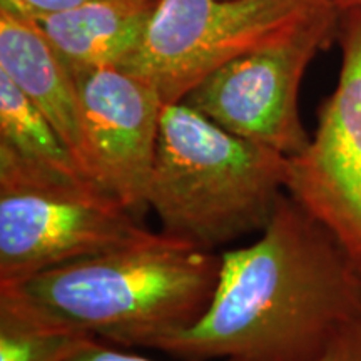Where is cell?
Returning <instances> with one entry per match:
<instances>
[{"mask_svg":"<svg viewBox=\"0 0 361 361\" xmlns=\"http://www.w3.org/2000/svg\"><path fill=\"white\" fill-rule=\"evenodd\" d=\"M361 323V274L288 192L251 245L221 252L206 313L157 351L183 361H314Z\"/></svg>","mask_w":361,"mask_h":361,"instance_id":"6da1fadb","label":"cell"},{"mask_svg":"<svg viewBox=\"0 0 361 361\" xmlns=\"http://www.w3.org/2000/svg\"><path fill=\"white\" fill-rule=\"evenodd\" d=\"M221 252L162 233L0 286L44 319L123 348L156 350L213 300Z\"/></svg>","mask_w":361,"mask_h":361,"instance_id":"7a4b0ae2","label":"cell"},{"mask_svg":"<svg viewBox=\"0 0 361 361\" xmlns=\"http://www.w3.org/2000/svg\"><path fill=\"white\" fill-rule=\"evenodd\" d=\"M288 169V156L229 133L186 102H168L147 207L162 234L216 251L263 231L286 191Z\"/></svg>","mask_w":361,"mask_h":361,"instance_id":"3957f363","label":"cell"},{"mask_svg":"<svg viewBox=\"0 0 361 361\" xmlns=\"http://www.w3.org/2000/svg\"><path fill=\"white\" fill-rule=\"evenodd\" d=\"M147 234L102 189L61 183L0 146V286Z\"/></svg>","mask_w":361,"mask_h":361,"instance_id":"277c9868","label":"cell"},{"mask_svg":"<svg viewBox=\"0 0 361 361\" xmlns=\"http://www.w3.org/2000/svg\"><path fill=\"white\" fill-rule=\"evenodd\" d=\"M333 0H159L123 69L162 102H179L206 75L284 37Z\"/></svg>","mask_w":361,"mask_h":361,"instance_id":"5b68a950","label":"cell"},{"mask_svg":"<svg viewBox=\"0 0 361 361\" xmlns=\"http://www.w3.org/2000/svg\"><path fill=\"white\" fill-rule=\"evenodd\" d=\"M340 13L324 7L290 34L239 56L206 75L183 102L229 133L281 154H301L311 141L298 107L306 67L338 37Z\"/></svg>","mask_w":361,"mask_h":361,"instance_id":"8992f818","label":"cell"},{"mask_svg":"<svg viewBox=\"0 0 361 361\" xmlns=\"http://www.w3.org/2000/svg\"><path fill=\"white\" fill-rule=\"evenodd\" d=\"M343 61L316 133L290 157L286 192L335 234L361 274V8L340 13Z\"/></svg>","mask_w":361,"mask_h":361,"instance_id":"52a82bcc","label":"cell"},{"mask_svg":"<svg viewBox=\"0 0 361 361\" xmlns=\"http://www.w3.org/2000/svg\"><path fill=\"white\" fill-rule=\"evenodd\" d=\"M92 178L135 218L149 209L162 99L152 85L119 67L72 71Z\"/></svg>","mask_w":361,"mask_h":361,"instance_id":"ba28073f","label":"cell"},{"mask_svg":"<svg viewBox=\"0 0 361 361\" xmlns=\"http://www.w3.org/2000/svg\"><path fill=\"white\" fill-rule=\"evenodd\" d=\"M0 72L44 112L92 178L74 74L32 20L4 11H0Z\"/></svg>","mask_w":361,"mask_h":361,"instance_id":"9c48e42d","label":"cell"},{"mask_svg":"<svg viewBox=\"0 0 361 361\" xmlns=\"http://www.w3.org/2000/svg\"><path fill=\"white\" fill-rule=\"evenodd\" d=\"M159 0H94L32 20L71 71L123 67L141 45Z\"/></svg>","mask_w":361,"mask_h":361,"instance_id":"30bf717a","label":"cell"},{"mask_svg":"<svg viewBox=\"0 0 361 361\" xmlns=\"http://www.w3.org/2000/svg\"><path fill=\"white\" fill-rule=\"evenodd\" d=\"M0 146L61 183L102 189L44 112L4 72H0Z\"/></svg>","mask_w":361,"mask_h":361,"instance_id":"8fae6325","label":"cell"},{"mask_svg":"<svg viewBox=\"0 0 361 361\" xmlns=\"http://www.w3.org/2000/svg\"><path fill=\"white\" fill-rule=\"evenodd\" d=\"M92 336L35 314L0 291V361H67Z\"/></svg>","mask_w":361,"mask_h":361,"instance_id":"7c38bea8","label":"cell"},{"mask_svg":"<svg viewBox=\"0 0 361 361\" xmlns=\"http://www.w3.org/2000/svg\"><path fill=\"white\" fill-rule=\"evenodd\" d=\"M89 2L94 0H0V11L29 20H37L54 13L72 11Z\"/></svg>","mask_w":361,"mask_h":361,"instance_id":"4fadbf2b","label":"cell"},{"mask_svg":"<svg viewBox=\"0 0 361 361\" xmlns=\"http://www.w3.org/2000/svg\"><path fill=\"white\" fill-rule=\"evenodd\" d=\"M67 361H152L146 356L130 353V351H123L116 346H111L109 343H104L101 340H89L84 343L80 348L75 351Z\"/></svg>","mask_w":361,"mask_h":361,"instance_id":"5bb4252c","label":"cell"},{"mask_svg":"<svg viewBox=\"0 0 361 361\" xmlns=\"http://www.w3.org/2000/svg\"><path fill=\"white\" fill-rule=\"evenodd\" d=\"M314 361H361V323L338 338Z\"/></svg>","mask_w":361,"mask_h":361,"instance_id":"9a60e30c","label":"cell"},{"mask_svg":"<svg viewBox=\"0 0 361 361\" xmlns=\"http://www.w3.org/2000/svg\"><path fill=\"white\" fill-rule=\"evenodd\" d=\"M333 4L340 8V11H346V8H361V0H333Z\"/></svg>","mask_w":361,"mask_h":361,"instance_id":"2e32d148","label":"cell"}]
</instances>
